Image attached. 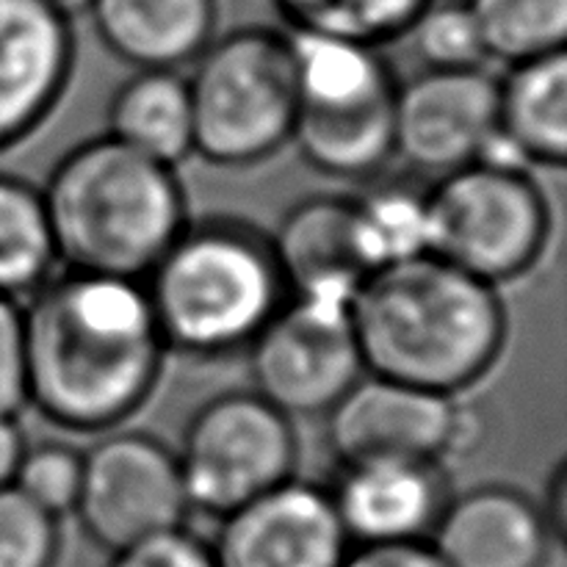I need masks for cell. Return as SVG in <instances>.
<instances>
[{
    "mask_svg": "<svg viewBox=\"0 0 567 567\" xmlns=\"http://www.w3.org/2000/svg\"><path fill=\"white\" fill-rule=\"evenodd\" d=\"M59 551V518L14 485L0 487V567H55Z\"/></svg>",
    "mask_w": 567,
    "mask_h": 567,
    "instance_id": "cell-27",
    "label": "cell"
},
{
    "mask_svg": "<svg viewBox=\"0 0 567 567\" xmlns=\"http://www.w3.org/2000/svg\"><path fill=\"white\" fill-rule=\"evenodd\" d=\"M269 236L291 297L349 305L374 271L352 197L299 199Z\"/></svg>",
    "mask_w": 567,
    "mask_h": 567,
    "instance_id": "cell-15",
    "label": "cell"
},
{
    "mask_svg": "<svg viewBox=\"0 0 567 567\" xmlns=\"http://www.w3.org/2000/svg\"><path fill=\"white\" fill-rule=\"evenodd\" d=\"M72 72V17L44 0H0V153L53 116Z\"/></svg>",
    "mask_w": 567,
    "mask_h": 567,
    "instance_id": "cell-13",
    "label": "cell"
},
{
    "mask_svg": "<svg viewBox=\"0 0 567 567\" xmlns=\"http://www.w3.org/2000/svg\"><path fill=\"white\" fill-rule=\"evenodd\" d=\"M72 513L94 546L116 554L186 526L188 498L177 454L142 430H111L83 452Z\"/></svg>",
    "mask_w": 567,
    "mask_h": 567,
    "instance_id": "cell-9",
    "label": "cell"
},
{
    "mask_svg": "<svg viewBox=\"0 0 567 567\" xmlns=\"http://www.w3.org/2000/svg\"><path fill=\"white\" fill-rule=\"evenodd\" d=\"M44 3H50L53 9L64 11L66 17H72L75 11H86V6L92 3V0H44Z\"/></svg>",
    "mask_w": 567,
    "mask_h": 567,
    "instance_id": "cell-33",
    "label": "cell"
},
{
    "mask_svg": "<svg viewBox=\"0 0 567 567\" xmlns=\"http://www.w3.org/2000/svg\"><path fill=\"white\" fill-rule=\"evenodd\" d=\"M327 491L352 546L426 540L452 496L443 463L402 457L341 463Z\"/></svg>",
    "mask_w": 567,
    "mask_h": 567,
    "instance_id": "cell-14",
    "label": "cell"
},
{
    "mask_svg": "<svg viewBox=\"0 0 567 567\" xmlns=\"http://www.w3.org/2000/svg\"><path fill=\"white\" fill-rule=\"evenodd\" d=\"M341 567H446L430 540L352 546Z\"/></svg>",
    "mask_w": 567,
    "mask_h": 567,
    "instance_id": "cell-30",
    "label": "cell"
},
{
    "mask_svg": "<svg viewBox=\"0 0 567 567\" xmlns=\"http://www.w3.org/2000/svg\"><path fill=\"white\" fill-rule=\"evenodd\" d=\"M352 199L374 271L430 252L426 188L421 192L410 181H377Z\"/></svg>",
    "mask_w": 567,
    "mask_h": 567,
    "instance_id": "cell-23",
    "label": "cell"
},
{
    "mask_svg": "<svg viewBox=\"0 0 567 567\" xmlns=\"http://www.w3.org/2000/svg\"><path fill=\"white\" fill-rule=\"evenodd\" d=\"M109 136L166 166L194 155L188 83L177 70H136L109 103Z\"/></svg>",
    "mask_w": 567,
    "mask_h": 567,
    "instance_id": "cell-20",
    "label": "cell"
},
{
    "mask_svg": "<svg viewBox=\"0 0 567 567\" xmlns=\"http://www.w3.org/2000/svg\"><path fill=\"white\" fill-rule=\"evenodd\" d=\"M216 567H341L352 551L330 491L291 476L219 518Z\"/></svg>",
    "mask_w": 567,
    "mask_h": 567,
    "instance_id": "cell-12",
    "label": "cell"
},
{
    "mask_svg": "<svg viewBox=\"0 0 567 567\" xmlns=\"http://www.w3.org/2000/svg\"><path fill=\"white\" fill-rule=\"evenodd\" d=\"M25 435H22L17 415H0V487L14 482V471L25 452Z\"/></svg>",
    "mask_w": 567,
    "mask_h": 567,
    "instance_id": "cell-32",
    "label": "cell"
},
{
    "mask_svg": "<svg viewBox=\"0 0 567 567\" xmlns=\"http://www.w3.org/2000/svg\"><path fill=\"white\" fill-rule=\"evenodd\" d=\"M432 0H271L291 33L385 44L408 37L415 17Z\"/></svg>",
    "mask_w": 567,
    "mask_h": 567,
    "instance_id": "cell-22",
    "label": "cell"
},
{
    "mask_svg": "<svg viewBox=\"0 0 567 567\" xmlns=\"http://www.w3.org/2000/svg\"><path fill=\"white\" fill-rule=\"evenodd\" d=\"M252 391L288 419H324L365 374L349 305L288 297L247 349Z\"/></svg>",
    "mask_w": 567,
    "mask_h": 567,
    "instance_id": "cell-8",
    "label": "cell"
},
{
    "mask_svg": "<svg viewBox=\"0 0 567 567\" xmlns=\"http://www.w3.org/2000/svg\"><path fill=\"white\" fill-rule=\"evenodd\" d=\"M349 313L369 374L446 396L485 380L509 336L498 288L432 252L371 271Z\"/></svg>",
    "mask_w": 567,
    "mask_h": 567,
    "instance_id": "cell-2",
    "label": "cell"
},
{
    "mask_svg": "<svg viewBox=\"0 0 567 567\" xmlns=\"http://www.w3.org/2000/svg\"><path fill=\"white\" fill-rule=\"evenodd\" d=\"M426 540L446 567H546L557 543L540 504L513 485L449 496Z\"/></svg>",
    "mask_w": 567,
    "mask_h": 567,
    "instance_id": "cell-16",
    "label": "cell"
},
{
    "mask_svg": "<svg viewBox=\"0 0 567 567\" xmlns=\"http://www.w3.org/2000/svg\"><path fill=\"white\" fill-rule=\"evenodd\" d=\"M498 78L482 66L421 70L393 100V153L430 175L468 166L496 131Z\"/></svg>",
    "mask_w": 567,
    "mask_h": 567,
    "instance_id": "cell-11",
    "label": "cell"
},
{
    "mask_svg": "<svg viewBox=\"0 0 567 567\" xmlns=\"http://www.w3.org/2000/svg\"><path fill=\"white\" fill-rule=\"evenodd\" d=\"M424 70H465L487 59L480 25L465 0H432L408 31Z\"/></svg>",
    "mask_w": 567,
    "mask_h": 567,
    "instance_id": "cell-25",
    "label": "cell"
},
{
    "mask_svg": "<svg viewBox=\"0 0 567 567\" xmlns=\"http://www.w3.org/2000/svg\"><path fill=\"white\" fill-rule=\"evenodd\" d=\"M109 567H216V559L210 543L199 540L186 526H181L122 548Z\"/></svg>",
    "mask_w": 567,
    "mask_h": 567,
    "instance_id": "cell-29",
    "label": "cell"
},
{
    "mask_svg": "<svg viewBox=\"0 0 567 567\" xmlns=\"http://www.w3.org/2000/svg\"><path fill=\"white\" fill-rule=\"evenodd\" d=\"M166 349L219 360L247 352L288 293L271 236L241 216H197L142 280Z\"/></svg>",
    "mask_w": 567,
    "mask_h": 567,
    "instance_id": "cell-4",
    "label": "cell"
},
{
    "mask_svg": "<svg viewBox=\"0 0 567 567\" xmlns=\"http://www.w3.org/2000/svg\"><path fill=\"white\" fill-rule=\"evenodd\" d=\"M100 44L136 70H181L216 37V0H92Z\"/></svg>",
    "mask_w": 567,
    "mask_h": 567,
    "instance_id": "cell-17",
    "label": "cell"
},
{
    "mask_svg": "<svg viewBox=\"0 0 567 567\" xmlns=\"http://www.w3.org/2000/svg\"><path fill=\"white\" fill-rule=\"evenodd\" d=\"M22 321L28 404L81 435L125 424L169 354L142 280L66 269L31 293Z\"/></svg>",
    "mask_w": 567,
    "mask_h": 567,
    "instance_id": "cell-1",
    "label": "cell"
},
{
    "mask_svg": "<svg viewBox=\"0 0 567 567\" xmlns=\"http://www.w3.org/2000/svg\"><path fill=\"white\" fill-rule=\"evenodd\" d=\"M194 155L249 169L291 144L299 111L291 33L266 25L216 33L192 61Z\"/></svg>",
    "mask_w": 567,
    "mask_h": 567,
    "instance_id": "cell-5",
    "label": "cell"
},
{
    "mask_svg": "<svg viewBox=\"0 0 567 567\" xmlns=\"http://www.w3.org/2000/svg\"><path fill=\"white\" fill-rule=\"evenodd\" d=\"M543 515H546V524L551 529L554 540L563 546L567 540V465L565 460H559L554 465L551 476H548L546 485V502L540 504Z\"/></svg>",
    "mask_w": 567,
    "mask_h": 567,
    "instance_id": "cell-31",
    "label": "cell"
},
{
    "mask_svg": "<svg viewBox=\"0 0 567 567\" xmlns=\"http://www.w3.org/2000/svg\"><path fill=\"white\" fill-rule=\"evenodd\" d=\"M496 127L529 166L563 169L567 161L565 50L509 64L498 78Z\"/></svg>",
    "mask_w": 567,
    "mask_h": 567,
    "instance_id": "cell-19",
    "label": "cell"
},
{
    "mask_svg": "<svg viewBox=\"0 0 567 567\" xmlns=\"http://www.w3.org/2000/svg\"><path fill=\"white\" fill-rule=\"evenodd\" d=\"M338 463L402 457L443 463L480 441V421L457 396L365 371L324 415Z\"/></svg>",
    "mask_w": 567,
    "mask_h": 567,
    "instance_id": "cell-10",
    "label": "cell"
},
{
    "mask_svg": "<svg viewBox=\"0 0 567 567\" xmlns=\"http://www.w3.org/2000/svg\"><path fill=\"white\" fill-rule=\"evenodd\" d=\"M175 454L192 513L219 520L297 476L299 441L264 396L227 391L197 408Z\"/></svg>",
    "mask_w": 567,
    "mask_h": 567,
    "instance_id": "cell-7",
    "label": "cell"
},
{
    "mask_svg": "<svg viewBox=\"0 0 567 567\" xmlns=\"http://www.w3.org/2000/svg\"><path fill=\"white\" fill-rule=\"evenodd\" d=\"M55 255L42 188L0 175V293L20 299L53 277Z\"/></svg>",
    "mask_w": 567,
    "mask_h": 567,
    "instance_id": "cell-21",
    "label": "cell"
},
{
    "mask_svg": "<svg viewBox=\"0 0 567 567\" xmlns=\"http://www.w3.org/2000/svg\"><path fill=\"white\" fill-rule=\"evenodd\" d=\"M426 227L432 255L498 288L540 264L554 214L529 169L474 161L426 188Z\"/></svg>",
    "mask_w": 567,
    "mask_h": 567,
    "instance_id": "cell-6",
    "label": "cell"
},
{
    "mask_svg": "<svg viewBox=\"0 0 567 567\" xmlns=\"http://www.w3.org/2000/svg\"><path fill=\"white\" fill-rule=\"evenodd\" d=\"M291 50L299 94L297 114H363L396 97L399 81L382 48L352 39L291 33Z\"/></svg>",
    "mask_w": 567,
    "mask_h": 567,
    "instance_id": "cell-18",
    "label": "cell"
},
{
    "mask_svg": "<svg viewBox=\"0 0 567 567\" xmlns=\"http://www.w3.org/2000/svg\"><path fill=\"white\" fill-rule=\"evenodd\" d=\"M55 255L66 269L144 280L188 216L175 166L114 136L66 150L42 186Z\"/></svg>",
    "mask_w": 567,
    "mask_h": 567,
    "instance_id": "cell-3",
    "label": "cell"
},
{
    "mask_svg": "<svg viewBox=\"0 0 567 567\" xmlns=\"http://www.w3.org/2000/svg\"><path fill=\"white\" fill-rule=\"evenodd\" d=\"M83 452L61 441H42L25 446L11 485L31 498L53 518H64L75 509L81 493Z\"/></svg>",
    "mask_w": 567,
    "mask_h": 567,
    "instance_id": "cell-26",
    "label": "cell"
},
{
    "mask_svg": "<svg viewBox=\"0 0 567 567\" xmlns=\"http://www.w3.org/2000/svg\"><path fill=\"white\" fill-rule=\"evenodd\" d=\"M25 404V321L20 302L0 293V415H17Z\"/></svg>",
    "mask_w": 567,
    "mask_h": 567,
    "instance_id": "cell-28",
    "label": "cell"
},
{
    "mask_svg": "<svg viewBox=\"0 0 567 567\" xmlns=\"http://www.w3.org/2000/svg\"><path fill=\"white\" fill-rule=\"evenodd\" d=\"M487 59L518 61L559 53L567 39V0H465Z\"/></svg>",
    "mask_w": 567,
    "mask_h": 567,
    "instance_id": "cell-24",
    "label": "cell"
}]
</instances>
